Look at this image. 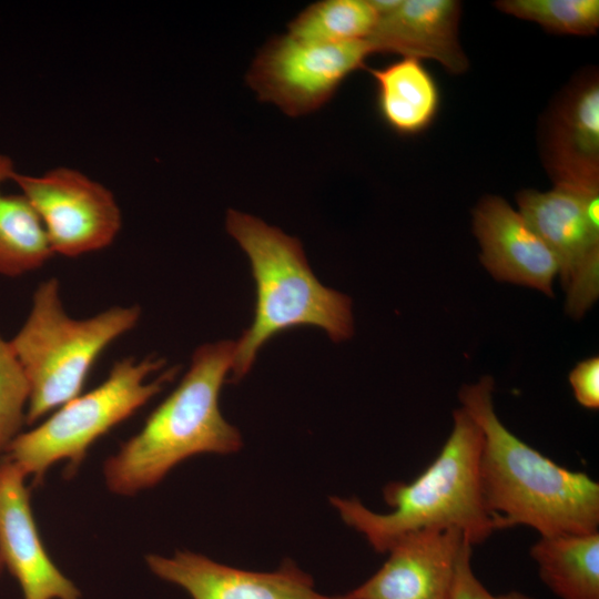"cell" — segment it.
Segmentation results:
<instances>
[{"label": "cell", "mask_w": 599, "mask_h": 599, "mask_svg": "<svg viewBox=\"0 0 599 599\" xmlns=\"http://www.w3.org/2000/svg\"><path fill=\"white\" fill-rule=\"evenodd\" d=\"M377 20L369 0H322L288 23V34L319 43L359 41L369 37Z\"/></svg>", "instance_id": "obj_19"}, {"label": "cell", "mask_w": 599, "mask_h": 599, "mask_svg": "<svg viewBox=\"0 0 599 599\" xmlns=\"http://www.w3.org/2000/svg\"><path fill=\"white\" fill-rule=\"evenodd\" d=\"M234 341L200 345L175 389L149 415L143 427L106 459L108 488L132 496L160 483L181 461L197 454H232L242 436L220 409V394L231 374Z\"/></svg>", "instance_id": "obj_2"}, {"label": "cell", "mask_w": 599, "mask_h": 599, "mask_svg": "<svg viewBox=\"0 0 599 599\" xmlns=\"http://www.w3.org/2000/svg\"><path fill=\"white\" fill-rule=\"evenodd\" d=\"M0 154V274L16 277L41 267L52 255L47 234L23 194H4L1 185L16 172Z\"/></svg>", "instance_id": "obj_18"}, {"label": "cell", "mask_w": 599, "mask_h": 599, "mask_svg": "<svg viewBox=\"0 0 599 599\" xmlns=\"http://www.w3.org/2000/svg\"><path fill=\"white\" fill-rule=\"evenodd\" d=\"M2 568H3V564H2V560H1V557H0V573L2 571Z\"/></svg>", "instance_id": "obj_25"}, {"label": "cell", "mask_w": 599, "mask_h": 599, "mask_svg": "<svg viewBox=\"0 0 599 599\" xmlns=\"http://www.w3.org/2000/svg\"><path fill=\"white\" fill-rule=\"evenodd\" d=\"M30 387L9 341L0 335V453L27 423Z\"/></svg>", "instance_id": "obj_21"}, {"label": "cell", "mask_w": 599, "mask_h": 599, "mask_svg": "<svg viewBox=\"0 0 599 599\" xmlns=\"http://www.w3.org/2000/svg\"><path fill=\"white\" fill-rule=\"evenodd\" d=\"M459 18L460 3L455 0H402L396 10L378 18L366 41L372 53L430 59L459 74L468 68L458 40Z\"/></svg>", "instance_id": "obj_14"}, {"label": "cell", "mask_w": 599, "mask_h": 599, "mask_svg": "<svg viewBox=\"0 0 599 599\" xmlns=\"http://www.w3.org/2000/svg\"><path fill=\"white\" fill-rule=\"evenodd\" d=\"M370 53L366 40L319 43L275 35L257 52L246 81L260 101L300 116L325 105Z\"/></svg>", "instance_id": "obj_8"}, {"label": "cell", "mask_w": 599, "mask_h": 599, "mask_svg": "<svg viewBox=\"0 0 599 599\" xmlns=\"http://www.w3.org/2000/svg\"><path fill=\"white\" fill-rule=\"evenodd\" d=\"M26 475L9 458L0 460V557L17 579L23 599H80L81 592L51 560L30 505Z\"/></svg>", "instance_id": "obj_11"}, {"label": "cell", "mask_w": 599, "mask_h": 599, "mask_svg": "<svg viewBox=\"0 0 599 599\" xmlns=\"http://www.w3.org/2000/svg\"><path fill=\"white\" fill-rule=\"evenodd\" d=\"M471 554L473 546H467L460 556L450 599H532L519 591L493 595L474 573Z\"/></svg>", "instance_id": "obj_22"}, {"label": "cell", "mask_w": 599, "mask_h": 599, "mask_svg": "<svg viewBox=\"0 0 599 599\" xmlns=\"http://www.w3.org/2000/svg\"><path fill=\"white\" fill-rule=\"evenodd\" d=\"M576 400L585 408H599V358L593 356L579 362L569 374Z\"/></svg>", "instance_id": "obj_23"}, {"label": "cell", "mask_w": 599, "mask_h": 599, "mask_svg": "<svg viewBox=\"0 0 599 599\" xmlns=\"http://www.w3.org/2000/svg\"><path fill=\"white\" fill-rule=\"evenodd\" d=\"M369 2L379 18L396 10L402 3V0H369Z\"/></svg>", "instance_id": "obj_24"}, {"label": "cell", "mask_w": 599, "mask_h": 599, "mask_svg": "<svg viewBox=\"0 0 599 599\" xmlns=\"http://www.w3.org/2000/svg\"><path fill=\"white\" fill-rule=\"evenodd\" d=\"M376 83L377 109L396 133L412 135L435 119L439 92L420 60L403 58L379 69H369Z\"/></svg>", "instance_id": "obj_16"}, {"label": "cell", "mask_w": 599, "mask_h": 599, "mask_svg": "<svg viewBox=\"0 0 599 599\" xmlns=\"http://www.w3.org/2000/svg\"><path fill=\"white\" fill-rule=\"evenodd\" d=\"M490 376L464 385L461 408L483 434L480 487L497 529L527 526L540 536L599 531V484L556 464L498 418Z\"/></svg>", "instance_id": "obj_1"}, {"label": "cell", "mask_w": 599, "mask_h": 599, "mask_svg": "<svg viewBox=\"0 0 599 599\" xmlns=\"http://www.w3.org/2000/svg\"><path fill=\"white\" fill-rule=\"evenodd\" d=\"M165 359L149 355L142 359L125 357L114 362L106 378L90 392L58 407L43 423L20 433L4 449L3 456L40 484L55 463L68 460L72 475L89 447L113 427L132 416L173 380L177 367L164 369Z\"/></svg>", "instance_id": "obj_6"}, {"label": "cell", "mask_w": 599, "mask_h": 599, "mask_svg": "<svg viewBox=\"0 0 599 599\" xmlns=\"http://www.w3.org/2000/svg\"><path fill=\"white\" fill-rule=\"evenodd\" d=\"M453 419L447 440L422 474L383 489L392 511H372L357 498H329L343 521L363 534L375 551L385 554L402 537L424 529H457L471 546L498 530L480 487L481 430L461 407Z\"/></svg>", "instance_id": "obj_3"}, {"label": "cell", "mask_w": 599, "mask_h": 599, "mask_svg": "<svg viewBox=\"0 0 599 599\" xmlns=\"http://www.w3.org/2000/svg\"><path fill=\"white\" fill-rule=\"evenodd\" d=\"M140 318L136 304L73 318L63 307L59 280L41 282L26 322L9 341L30 387L27 424L80 395L99 356Z\"/></svg>", "instance_id": "obj_5"}, {"label": "cell", "mask_w": 599, "mask_h": 599, "mask_svg": "<svg viewBox=\"0 0 599 599\" xmlns=\"http://www.w3.org/2000/svg\"><path fill=\"white\" fill-rule=\"evenodd\" d=\"M467 546L457 529H424L398 539L388 559L343 599H450L457 565Z\"/></svg>", "instance_id": "obj_10"}, {"label": "cell", "mask_w": 599, "mask_h": 599, "mask_svg": "<svg viewBox=\"0 0 599 599\" xmlns=\"http://www.w3.org/2000/svg\"><path fill=\"white\" fill-rule=\"evenodd\" d=\"M225 225L250 260L256 291L253 322L235 342L232 383L240 382L260 348L285 329L318 327L335 343L353 336L352 300L318 281L298 238L235 210L227 211Z\"/></svg>", "instance_id": "obj_4"}, {"label": "cell", "mask_w": 599, "mask_h": 599, "mask_svg": "<svg viewBox=\"0 0 599 599\" xmlns=\"http://www.w3.org/2000/svg\"><path fill=\"white\" fill-rule=\"evenodd\" d=\"M480 261L497 280L554 296L557 261L518 211L499 196L483 199L474 211Z\"/></svg>", "instance_id": "obj_13"}, {"label": "cell", "mask_w": 599, "mask_h": 599, "mask_svg": "<svg viewBox=\"0 0 599 599\" xmlns=\"http://www.w3.org/2000/svg\"><path fill=\"white\" fill-rule=\"evenodd\" d=\"M547 165L555 184L599 187V83L591 77L562 101L550 125Z\"/></svg>", "instance_id": "obj_15"}, {"label": "cell", "mask_w": 599, "mask_h": 599, "mask_svg": "<svg viewBox=\"0 0 599 599\" xmlns=\"http://www.w3.org/2000/svg\"><path fill=\"white\" fill-rule=\"evenodd\" d=\"M518 212L554 254L566 311L580 318L599 296V187L555 184L518 193Z\"/></svg>", "instance_id": "obj_7"}, {"label": "cell", "mask_w": 599, "mask_h": 599, "mask_svg": "<svg viewBox=\"0 0 599 599\" xmlns=\"http://www.w3.org/2000/svg\"><path fill=\"white\" fill-rule=\"evenodd\" d=\"M145 560L154 575L182 587L192 599H343L316 592L312 577L290 559L272 572L225 566L186 550L172 557L148 555Z\"/></svg>", "instance_id": "obj_12"}, {"label": "cell", "mask_w": 599, "mask_h": 599, "mask_svg": "<svg viewBox=\"0 0 599 599\" xmlns=\"http://www.w3.org/2000/svg\"><path fill=\"white\" fill-rule=\"evenodd\" d=\"M495 6L549 32L588 35L599 27L598 0H501Z\"/></svg>", "instance_id": "obj_20"}, {"label": "cell", "mask_w": 599, "mask_h": 599, "mask_svg": "<svg viewBox=\"0 0 599 599\" xmlns=\"http://www.w3.org/2000/svg\"><path fill=\"white\" fill-rule=\"evenodd\" d=\"M530 556L560 599H599V531L540 536Z\"/></svg>", "instance_id": "obj_17"}, {"label": "cell", "mask_w": 599, "mask_h": 599, "mask_svg": "<svg viewBox=\"0 0 599 599\" xmlns=\"http://www.w3.org/2000/svg\"><path fill=\"white\" fill-rule=\"evenodd\" d=\"M47 234L53 254L78 257L112 244L122 226L112 192L84 173L59 166L40 175L14 172Z\"/></svg>", "instance_id": "obj_9"}]
</instances>
